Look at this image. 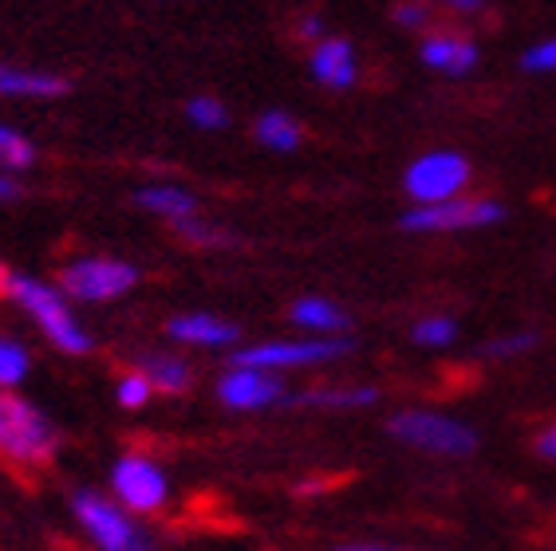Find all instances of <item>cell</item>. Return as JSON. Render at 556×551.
<instances>
[{"label":"cell","instance_id":"cell-4","mask_svg":"<svg viewBox=\"0 0 556 551\" xmlns=\"http://www.w3.org/2000/svg\"><path fill=\"white\" fill-rule=\"evenodd\" d=\"M72 509L79 516V524L87 528V536L99 543L103 551H150V540L142 536L123 509H115L108 497H99L91 488H79L72 497Z\"/></svg>","mask_w":556,"mask_h":551},{"label":"cell","instance_id":"cell-24","mask_svg":"<svg viewBox=\"0 0 556 551\" xmlns=\"http://www.w3.org/2000/svg\"><path fill=\"white\" fill-rule=\"evenodd\" d=\"M174 229H178V236H186L190 244H229V233H222L217 225L198 221V213L186 217V221H174Z\"/></svg>","mask_w":556,"mask_h":551},{"label":"cell","instance_id":"cell-19","mask_svg":"<svg viewBox=\"0 0 556 551\" xmlns=\"http://www.w3.org/2000/svg\"><path fill=\"white\" fill-rule=\"evenodd\" d=\"M300 402L308 406H371L379 402V390L375 386H336V390H308L300 394Z\"/></svg>","mask_w":556,"mask_h":551},{"label":"cell","instance_id":"cell-16","mask_svg":"<svg viewBox=\"0 0 556 551\" xmlns=\"http://www.w3.org/2000/svg\"><path fill=\"white\" fill-rule=\"evenodd\" d=\"M139 367L147 371L154 390H162V394L190 390V367H186L182 359H170V355H142Z\"/></svg>","mask_w":556,"mask_h":551},{"label":"cell","instance_id":"cell-32","mask_svg":"<svg viewBox=\"0 0 556 551\" xmlns=\"http://www.w3.org/2000/svg\"><path fill=\"white\" fill-rule=\"evenodd\" d=\"M12 197H16V181L0 178V202H12Z\"/></svg>","mask_w":556,"mask_h":551},{"label":"cell","instance_id":"cell-5","mask_svg":"<svg viewBox=\"0 0 556 551\" xmlns=\"http://www.w3.org/2000/svg\"><path fill=\"white\" fill-rule=\"evenodd\" d=\"M502 217L505 209L490 197H450V202L418 205L403 213V229L407 233H458V229H482Z\"/></svg>","mask_w":556,"mask_h":551},{"label":"cell","instance_id":"cell-11","mask_svg":"<svg viewBox=\"0 0 556 551\" xmlns=\"http://www.w3.org/2000/svg\"><path fill=\"white\" fill-rule=\"evenodd\" d=\"M422 64L442 75H466L478 64V48L458 33H430L422 40Z\"/></svg>","mask_w":556,"mask_h":551},{"label":"cell","instance_id":"cell-31","mask_svg":"<svg viewBox=\"0 0 556 551\" xmlns=\"http://www.w3.org/2000/svg\"><path fill=\"white\" fill-rule=\"evenodd\" d=\"M450 9H458V12H482L485 9V0H446Z\"/></svg>","mask_w":556,"mask_h":551},{"label":"cell","instance_id":"cell-14","mask_svg":"<svg viewBox=\"0 0 556 551\" xmlns=\"http://www.w3.org/2000/svg\"><path fill=\"white\" fill-rule=\"evenodd\" d=\"M67 79L48 72H21V67L0 64V95H24V99H52L64 95Z\"/></svg>","mask_w":556,"mask_h":551},{"label":"cell","instance_id":"cell-34","mask_svg":"<svg viewBox=\"0 0 556 551\" xmlns=\"http://www.w3.org/2000/svg\"><path fill=\"white\" fill-rule=\"evenodd\" d=\"M9 276L12 272H4V265H0V292H4V296H9Z\"/></svg>","mask_w":556,"mask_h":551},{"label":"cell","instance_id":"cell-27","mask_svg":"<svg viewBox=\"0 0 556 551\" xmlns=\"http://www.w3.org/2000/svg\"><path fill=\"white\" fill-rule=\"evenodd\" d=\"M536 343V335H529V331H521V335H509V339H493L482 347V355H490V359H509V355H521V350H529Z\"/></svg>","mask_w":556,"mask_h":551},{"label":"cell","instance_id":"cell-18","mask_svg":"<svg viewBox=\"0 0 556 551\" xmlns=\"http://www.w3.org/2000/svg\"><path fill=\"white\" fill-rule=\"evenodd\" d=\"M300 127L296 118L280 115V111H268L257 118V142H265L268 150H296L300 146Z\"/></svg>","mask_w":556,"mask_h":551},{"label":"cell","instance_id":"cell-28","mask_svg":"<svg viewBox=\"0 0 556 551\" xmlns=\"http://www.w3.org/2000/svg\"><path fill=\"white\" fill-rule=\"evenodd\" d=\"M521 67L525 72H556V40H545V43H536V48H529Z\"/></svg>","mask_w":556,"mask_h":551},{"label":"cell","instance_id":"cell-7","mask_svg":"<svg viewBox=\"0 0 556 551\" xmlns=\"http://www.w3.org/2000/svg\"><path fill=\"white\" fill-rule=\"evenodd\" d=\"M470 181V162L454 154V150H434L427 158H418L407 170V193L418 205H439L458 197L462 185Z\"/></svg>","mask_w":556,"mask_h":551},{"label":"cell","instance_id":"cell-8","mask_svg":"<svg viewBox=\"0 0 556 551\" xmlns=\"http://www.w3.org/2000/svg\"><path fill=\"white\" fill-rule=\"evenodd\" d=\"M348 343L343 339H304V343H257L233 355V367L249 371H280V367H308V362L340 359Z\"/></svg>","mask_w":556,"mask_h":551},{"label":"cell","instance_id":"cell-30","mask_svg":"<svg viewBox=\"0 0 556 551\" xmlns=\"http://www.w3.org/2000/svg\"><path fill=\"white\" fill-rule=\"evenodd\" d=\"M300 36H308V40H320V36H324V21H320V16H308V21L300 24Z\"/></svg>","mask_w":556,"mask_h":551},{"label":"cell","instance_id":"cell-33","mask_svg":"<svg viewBox=\"0 0 556 551\" xmlns=\"http://www.w3.org/2000/svg\"><path fill=\"white\" fill-rule=\"evenodd\" d=\"M332 551H399V548H375V543H348V548H332Z\"/></svg>","mask_w":556,"mask_h":551},{"label":"cell","instance_id":"cell-25","mask_svg":"<svg viewBox=\"0 0 556 551\" xmlns=\"http://www.w3.org/2000/svg\"><path fill=\"white\" fill-rule=\"evenodd\" d=\"M150 390H154V386H150L147 374H127V379H123V382L115 386V398H118L123 406H127V410H135V406L147 402Z\"/></svg>","mask_w":556,"mask_h":551},{"label":"cell","instance_id":"cell-23","mask_svg":"<svg viewBox=\"0 0 556 551\" xmlns=\"http://www.w3.org/2000/svg\"><path fill=\"white\" fill-rule=\"evenodd\" d=\"M186 115H190L193 127H202V130L225 127V106L217 103V99H205V95L190 99V103H186Z\"/></svg>","mask_w":556,"mask_h":551},{"label":"cell","instance_id":"cell-21","mask_svg":"<svg viewBox=\"0 0 556 551\" xmlns=\"http://www.w3.org/2000/svg\"><path fill=\"white\" fill-rule=\"evenodd\" d=\"M24 374H28V350L9 335H0V386H16Z\"/></svg>","mask_w":556,"mask_h":551},{"label":"cell","instance_id":"cell-13","mask_svg":"<svg viewBox=\"0 0 556 551\" xmlns=\"http://www.w3.org/2000/svg\"><path fill=\"white\" fill-rule=\"evenodd\" d=\"M166 331H170V339L178 343H198V347H225V343L237 339V328L233 323H225V319L217 316H178L166 323Z\"/></svg>","mask_w":556,"mask_h":551},{"label":"cell","instance_id":"cell-2","mask_svg":"<svg viewBox=\"0 0 556 551\" xmlns=\"http://www.w3.org/2000/svg\"><path fill=\"white\" fill-rule=\"evenodd\" d=\"M9 296L16 299V304H21L36 323H40V331L60 350H67V355H87V350H91V335L75 323V316L67 311V304L60 299V292H52L48 284L33 280V276L12 272L9 276Z\"/></svg>","mask_w":556,"mask_h":551},{"label":"cell","instance_id":"cell-17","mask_svg":"<svg viewBox=\"0 0 556 551\" xmlns=\"http://www.w3.org/2000/svg\"><path fill=\"white\" fill-rule=\"evenodd\" d=\"M292 323L308 331H348V311L336 308L332 299H296L292 304Z\"/></svg>","mask_w":556,"mask_h":551},{"label":"cell","instance_id":"cell-20","mask_svg":"<svg viewBox=\"0 0 556 551\" xmlns=\"http://www.w3.org/2000/svg\"><path fill=\"white\" fill-rule=\"evenodd\" d=\"M33 162H36L33 142L24 134H16V130L0 127V170H24Z\"/></svg>","mask_w":556,"mask_h":551},{"label":"cell","instance_id":"cell-12","mask_svg":"<svg viewBox=\"0 0 556 551\" xmlns=\"http://www.w3.org/2000/svg\"><path fill=\"white\" fill-rule=\"evenodd\" d=\"M312 75L328 87H352L355 84V52L348 40H320L312 48Z\"/></svg>","mask_w":556,"mask_h":551},{"label":"cell","instance_id":"cell-15","mask_svg":"<svg viewBox=\"0 0 556 551\" xmlns=\"http://www.w3.org/2000/svg\"><path fill=\"white\" fill-rule=\"evenodd\" d=\"M135 202H139L142 209L166 217V221H186V217L198 213V197L186 190H174V185H147V190L135 193Z\"/></svg>","mask_w":556,"mask_h":551},{"label":"cell","instance_id":"cell-26","mask_svg":"<svg viewBox=\"0 0 556 551\" xmlns=\"http://www.w3.org/2000/svg\"><path fill=\"white\" fill-rule=\"evenodd\" d=\"M430 21H434V9L427 0H399L395 4V24H403V28H422Z\"/></svg>","mask_w":556,"mask_h":551},{"label":"cell","instance_id":"cell-1","mask_svg":"<svg viewBox=\"0 0 556 551\" xmlns=\"http://www.w3.org/2000/svg\"><path fill=\"white\" fill-rule=\"evenodd\" d=\"M60 437L55 425L16 394H0V457L21 469L52 465Z\"/></svg>","mask_w":556,"mask_h":551},{"label":"cell","instance_id":"cell-10","mask_svg":"<svg viewBox=\"0 0 556 551\" xmlns=\"http://www.w3.org/2000/svg\"><path fill=\"white\" fill-rule=\"evenodd\" d=\"M285 394L277 374L268 371H249V367H233L229 374L217 379V398H222L229 410H261V406H273Z\"/></svg>","mask_w":556,"mask_h":551},{"label":"cell","instance_id":"cell-22","mask_svg":"<svg viewBox=\"0 0 556 551\" xmlns=\"http://www.w3.org/2000/svg\"><path fill=\"white\" fill-rule=\"evenodd\" d=\"M454 335H458V328L450 316H430L415 323V343H422V347H446V343H454Z\"/></svg>","mask_w":556,"mask_h":551},{"label":"cell","instance_id":"cell-29","mask_svg":"<svg viewBox=\"0 0 556 551\" xmlns=\"http://www.w3.org/2000/svg\"><path fill=\"white\" fill-rule=\"evenodd\" d=\"M536 453H541V457H553V461H556V425H548L545 434L536 437Z\"/></svg>","mask_w":556,"mask_h":551},{"label":"cell","instance_id":"cell-3","mask_svg":"<svg viewBox=\"0 0 556 551\" xmlns=\"http://www.w3.org/2000/svg\"><path fill=\"white\" fill-rule=\"evenodd\" d=\"M387 430H391L399 441L427 449V453L462 457V453H473V449H478V434H473L470 425L454 422V418H446V413L403 410L387 422Z\"/></svg>","mask_w":556,"mask_h":551},{"label":"cell","instance_id":"cell-6","mask_svg":"<svg viewBox=\"0 0 556 551\" xmlns=\"http://www.w3.org/2000/svg\"><path fill=\"white\" fill-rule=\"evenodd\" d=\"M135 280H139L135 268L123 260H108V256H87V260H75L60 272L67 296L84 299V304H103V299L123 296L135 287Z\"/></svg>","mask_w":556,"mask_h":551},{"label":"cell","instance_id":"cell-9","mask_svg":"<svg viewBox=\"0 0 556 551\" xmlns=\"http://www.w3.org/2000/svg\"><path fill=\"white\" fill-rule=\"evenodd\" d=\"M115 492L135 512H154L166 504V473L150 457H123L115 465Z\"/></svg>","mask_w":556,"mask_h":551}]
</instances>
